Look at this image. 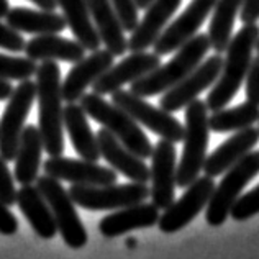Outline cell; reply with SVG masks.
Segmentation results:
<instances>
[{"instance_id":"obj_1","label":"cell","mask_w":259,"mask_h":259,"mask_svg":"<svg viewBox=\"0 0 259 259\" xmlns=\"http://www.w3.org/2000/svg\"><path fill=\"white\" fill-rule=\"evenodd\" d=\"M38 128L45 151L50 156L64 153V107L61 94V67L56 61H41L36 69Z\"/></svg>"},{"instance_id":"obj_2","label":"cell","mask_w":259,"mask_h":259,"mask_svg":"<svg viewBox=\"0 0 259 259\" xmlns=\"http://www.w3.org/2000/svg\"><path fill=\"white\" fill-rule=\"evenodd\" d=\"M259 39V26L256 23H243V28L231 38L223 59L222 72L205 100L210 112L225 108L240 91L246 72L253 61V50Z\"/></svg>"},{"instance_id":"obj_3","label":"cell","mask_w":259,"mask_h":259,"mask_svg":"<svg viewBox=\"0 0 259 259\" xmlns=\"http://www.w3.org/2000/svg\"><path fill=\"white\" fill-rule=\"evenodd\" d=\"M210 48L212 45H210L207 33L195 35L177 50V54L169 63L162 66L159 64L146 76L133 80L130 91L140 97H153V95L169 91L202 63Z\"/></svg>"},{"instance_id":"obj_4","label":"cell","mask_w":259,"mask_h":259,"mask_svg":"<svg viewBox=\"0 0 259 259\" xmlns=\"http://www.w3.org/2000/svg\"><path fill=\"white\" fill-rule=\"evenodd\" d=\"M80 105L85 110L87 117H91L100 123L108 132L113 133L123 145L133 151L136 156L146 159L151 158L153 145L146 133L140 128V123L123 108L115 105L113 102H107L100 94H84L80 99Z\"/></svg>"},{"instance_id":"obj_5","label":"cell","mask_w":259,"mask_h":259,"mask_svg":"<svg viewBox=\"0 0 259 259\" xmlns=\"http://www.w3.org/2000/svg\"><path fill=\"white\" fill-rule=\"evenodd\" d=\"M208 108L205 100L194 99L186 107V125H184V149L177 166V186L187 189L203 169L208 148Z\"/></svg>"},{"instance_id":"obj_6","label":"cell","mask_w":259,"mask_h":259,"mask_svg":"<svg viewBox=\"0 0 259 259\" xmlns=\"http://www.w3.org/2000/svg\"><path fill=\"white\" fill-rule=\"evenodd\" d=\"M259 174V149L249 151L243 159L233 164L227 172L208 200L205 220L210 227H220L230 217L231 207L241 195V190Z\"/></svg>"},{"instance_id":"obj_7","label":"cell","mask_w":259,"mask_h":259,"mask_svg":"<svg viewBox=\"0 0 259 259\" xmlns=\"http://www.w3.org/2000/svg\"><path fill=\"white\" fill-rule=\"evenodd\" d=\"M69 194L76 205L85 210H118L123 207L145 202L151 197V189L148 184L130 182V184H107V186H80L71 184Z\"/></svg>"},{"instance_id":"obj_8","label":"cell","mask_w":259,"mask_h":259,"mask_svg":"<svg viewBox=\"0 0 259 259\" xmlns=\"http://www.w3.org/2000/svg\"><path fill=\"white\" fill-rule=\"evenodd\" d=\"M36 187L45 195L46 202L50 203L54 220L58 225V233L63 236L64 243L72 249L85 246L87 231L79 218L76 210V202L72 200L69 190L61 186V181L51 176H41L36 179Z\"/></svg>"},{"instance_id":"obj_9","label":"cell","mask_w":259,"mask_h":259,"mask_svg":"<svg viewBox=\"0 0 259 259\" xmlns=\"http://www.w3.org/2000/svg\"><path fill=\"white\" fill-rule=\"evenodd\" d=\"M36 99V82L30 79L20 80L7 102L0 118V156L5 161H15L25 121Z\"/></svg>"},{"instance_id":"obj_10","label":"cell","mask_w":259,"mask_h":259,"mask_svg":"<svg viewBox=\"0 0 259 259\" xmlns=\"http://www.w3.org/2000/svg\"><path fill=\"white\" fill-rule=\"evenodd\" d=\"M112 102L132 115L140 125L161 136L162 140L172 141L174 145L184 140V126L181 125V121L174 118L171 112L148 104L145 97H140L132 91L118 89L112 94Z\"/></svg>"},{"instance_id":"obj_11","label":"cell","mask_w":259,"mask_h":259,"mask_svg":"<svg viewBox=\"0 0 259 259\" xmlns=\"http://www.w3.org/2000/svg\"><path fill=\"white\" fill-rule=\"evenodd\" d=\"M213 190V177L207 174L197 177L179 200H174L167 208H164V213L159 217L158 222L159 230L162 233H177L179 230L186 228L203 208H207Z\"/></svg>"},{"instance_id":"obj_12","label":"cell","mask_w":259,"mask_h":259,"mask_svg":"<svg viewBox=\"0 0 259 259\" xmlns=\"http://www.w3.org/2000/svg\"><path fill=\"white\" fill-rule=\"evenodd\" d=\"M223 67V58L222 54H213L207 61H203L195 69L186 76L179 84H176L169 91L164 92V95L161 97L159 104L161 108L166 112H177L181 108L187 107L194 99H197L199 95L207 91L208 87H212L218 76L222 72Z\"/></svg>"},{"instance_id":"obj_13","label":"cell","mask_w":259,"mask_h":259,"mask_svg":"<svg viewBox=\"0 0 259 259\" xmlns=\"http://www.w3.org/2000/svg\"><path fill=\"white\" fill-rule=\"evenodd\" d=\"M215 4L217 0H192L187 9L181 13V17L176 18L171 25H167L166 30H162L159 38L153 45L154 53L164 56L186 45L190 38L197 35L207 17L213 12Z\"/></svg>"},{"instance_id":"obj_14","label":"cell","mask_w":259,"mask_h":259,"mask_svg":"<svg viewBox=\"0 0 259 259\" xmlns=\"http://www.w3.org/2000/svg\"><path fill=\"white\" fill-rule=\"evenodd\" d=\"M45 174L58 181H66L80 186H107L117 182V171L104 167L95 161L71 159L64 156H50L43 164Z\"/></svg>"},{"instance_id":"obj_15","label":"cell","mask_w":259,"mask_h":259,"mask_svg":"<svg viewBox=\"0 0 259 259\" xmlns=\"http://www.w3.org/2000/svg\"><path fill=\"white\" fill-rule=\"evenodd\" d=\"M177 153L172 141H158L151 154V199L159 210L174 202L177 186Z\"/></svg>"},{"instance_id":"obj_16","label":"cell","mask_w":259,"mask_h":259,"mask_svg":"<svg viewBox=\"0 0 259 259\" xmlns=\"http://www.w3.org/2000/svg\"><path fill=\"white\" fill-rule=\"evenodd\" d=\"M161 64V56L156 53L136 51L128 58L121 59L118 64H113L110 69L105 71L92 84L95 94L107 95L118 91L125 84H132L133 80L146 76L148 72L154 71Z\"/></svg>"},{"instance_id":"obj_17","label":"cell","mask_w":259,"mask_h":259,"mask_svg":"<svg viewBox=\"0 0 259 259\" xmlns=\"http://www.w3.org/2000/svg\"><path fill=\"white\" fill-rule=\"evenodd\" d=\"M115 63V56L108 50L92 51L91 56L74 63L71 71L61 84V94L66 104H74L82 99L85 89L92 85L102 74L108 71Z\"/></svg>"},{"instance_id":"obj_18","label":"cell","mask_w":259,"mask_h":259,"mask_svg":"<svg viewBox=\"0 0 259 259\" xmlns=\"http://www.w3.org/2000/svg\"><path fill=\"white\" fill-rule=\"evenodd\" d=\"M97 141L102 158L117 172L123 174L126 179L133 182L148 184L151 181V169L146 166L145 159L136 156L133 151H130L123 143L113 133L108 132L107 128H100L97 132Z\"/></svg>"},{"instance_id":"obj_19","label":"cell","mask_w":259,"mask_h":259,"mask_svg":"<svg viewBox=\"0 0 259 259\" xmlns=\"http://www.w3.org/2000/svg\"><path fill=\"white\" fill-rule=\"evenodd\" d=\"M181 2L182 0H153V4L146 9L145 17L138 22L136 28L132 31V36L128 38V50L136 53L151 48L176 10L181 7Z\"/></svg>"},{"instance_id":"obj_20","label":"cell","mask_w":259,"mask_h":259,"mask_svg":"<svg viewBox=\"0 0 259 259\" xmlns=\"http://www.w3.org/2000/svg\"><path fill=\"white\" fill-rule=\"evenodd\" d=\"M159 208L154 203H135V205L115 210L104 217L99 223V231L105 238H115L133 230L151 228L159 222Z\"/></svg>"},{"instance_id":"obj_21","label":"cell","mask_w":259,"mask_h":259,"mask_svg":"<svg viewBox=\"0 0 259 259\" xmlns=\"http://www.w3.org/2000/svg\"><path fill=\"white\" fill-rule=\"evenodd\" d=\"M259 141V130L248 126L228 138L223 145L218 146L212 154L207 156L203 171L210 177H218L228 171V169L243 159Z\"/></svg>"},{"instance_id":"obj_22","label":"cell","mask_w":259,"mask_h":259,"mask_svg":"<svg viewBox=\"0 0 259 259\" xmlns=\"http://www.w3.org/2000/svg\"><path fill=\"white\" fill-rule=\"evenodd\" d=\"M17 205L30 223L33 231L43 240H51L58 233V225L54 220L50 203L39 192L36 184H26L18 189Z\"/></svg>"},{"instance_id":"obj_23","label":"cell","mask_w":259,"mask_h":259,"mask_svg":"<svg viewBox=\"0 0 259 259\" xmlns=\"http://www.w3.org/2000/svg\"><path fill=\"white\" fill-rule=\"evenodd\" d=\"M85 48L77 39H67L56 33L36 35L25 46V54L33 61H64L77 63L85 56Z\"/></svg>"},{"instance_id":"obj_24","label":"cell","mask_w":259,"mask_h":259,"mask_svg":"<svg viewBox=\"0 0 259 259\" xmlns=\"http://www.w3.org/2000/svg\"><path fill=\"white\" fill-rule=\"evenodd\" d=\"M85 2L102 43L113 56H123L128 51V39L125 38V30L113 9L112 0H85Z\"/></svg>"},{"instance_id":"obj_25","label":"cell","mask_w":259,"mask_h":259,"mask_svg":"<svg viewBox=\"0 0 259 259\" xmlns=\"http://www.w3.org/2000/svg\"><path fill=\"white\" fill-rule=\"evenodd\" d=\"M64 128L80 158L95 162L102 158L97 135L92 132L87 113L80 104L74 102V104H67L64 107Z\"/></svg>"},{"instance_id":"obj_26","label":"cell","mask_w":259,"mask_h":259,"mask_svg":"<svg viewBox=\"0 0 259 259\" xmlns=\"http://www.w3.org/2000/svg\"><path fill=\"white\" fill-rule=\"evenodd\" d=\"M43 138L39 128L35 125H28L23 128L22 138H20L17 158H15V181L20 186L35 184L38 179V171L41 167V154H43Z\"/></svg>"},{"instance_id":"obj_27","label":"cell","mask_w":259,"mask_h":259,"mask_svg":"<svg viewBox=\"0 0 259 259\" xmlns=\"http://www.w3.org/2000/svg\"><path fill=\"white\" fill-rule=\"evenodd\" d=\"M5 22L20 33H28V35L61 33L67 26L64 17L56 10H31L26 7L10 9Z\"/></svg>"},{"instance_id":"obj_28","label":"cell","mask_w":259,"mask_h":259,"mask_svg":"<svg viewBox=\"0 0 259 259\" xmlns=\"http://www.w3.org/2000/svg\"><path fill=\"white\" fill-rule=\"evenodd\" d=\"M58 5L63 10L66 23L77 41L87 51L100 50L102 38L97 28H95V23L85 0H58Z\"/></svg>"},{"instance_id":"obj_29","label":"cell","mask_w":259,"mask_h":259,"mask_svg":"<svg viewBox=\"0 0 259 259\" xmlns=\"http://www.w3.org/2000/svg\"><path fill=\"white\" fill-rule=\"evenodd\" d=\"M244 0H217L212 22L208 26V39L212 50L218 54L227 51L233 38V26L238 12H241Z\"/></svg>"},{"instance_id":"obj_30","label":"cell","mask_w":259,"mask_h":259,"mask_svg":"<svg viewBox=\"0 0 259 259\" xmlns=\"http://www.w3.org/2000/svg\"><path fill=\"white\" fill-rule=\"evenodd\" d=\"M259 121V105L244 102L233 108H222L208 117V126L215 133H235Z\"/></svg>"},{"instance_id":"obj_31","label":"cell","mask_w":259,"mask_h":259,"mask_svg":"<svg viewBox=\"0 0 259 259\" xmlns=\"http://www.w3.org/2000/svg\"><path fill=\"white\" fill-rule=\"evenodd\" d=\"M38 69L36 61L26 58L7 56L0 53V79L7 80H25L35 76Z\"/></svg>"},{"instance_id":"obj_32","label":"cell","mask_w":259,"mask_h":259,"mask_svg":"<svg viewBox=\"0 0 259 259\" xmlns=\"http://www.w3.org/2000/svg\"><path fill=\"white\" fill-rule=\"evenodd\" d=\"M257 213H259V186L251 189L248 194L238 197L230 212L231 218L236 222H246Z\"/></svg>"},{"instance_id":"obj_33","label":"cell","mask_w":259,"mask_h":259,"mask_svg":"<svg viewBox=\"0 0 259 259\" xmlns=\"http://www.w3.org/2000/svg\"><path fill=\"white\" fill-rule=\"evenodd\" d=\"M7 162L2 156H0V200H2L7 207H12L17 203V194L18 190L15 187V176L7 166Z\"/></svg>"},{"instance_id":"obj_34","label":"cell","mask_w":259,"mask_h":259,"mask_svg":"<svg viewBox=\"0 0 259 259\" xmlns=\"http://www.w3.org/2000/svg\"><path fill=\"white\" fill-rule=\"evenodd\" d=\"M112 5L125 31H133L138 25V4L136 0H112Z\"/></svg>"},{"instance_id":"obj_35","label":"cell","mask_w":259,"mask_h":259,"mask_svg":"<svg viewBox=\"0 0 259 259\" xmlns=\"http://www.w3.org/2000/svg\"><path fill=\"white\" fill-rule=\"evenodd\" d=\"M26 41L22 36V33L18 30H15L13 26H10L9 23L0 22V48L12 53H20L25 51Z\"/></svg>"},{"instance_id":"obj_36","label":"cell","mask_w":259,"mask_h":259,"mask_svg":"<svg viewBox=\"0 0 259 259\" xmlns=\"http://www.w3.org/2000/svg\"><path fill=\"white\" fill-rule=\"evenodd\" d=\"M246 100L259 105V54L253 58L246 72Z\"/></svg>"},{"instance_id":"obj_37","label":"cell","mask_w":259,"mask_h":259,"mask_svg":"<svg viewBox=\"0 0 259 259\" xmlns=\"http://www.w3.org/2000/svg\"><path fill=\"white\" fill-rule=\"evenodd\" d=\"M18 231V220L17 217L10 212V208L0 200V233L12 236Z\"/></svg>"},{"instance_id":"obj_38","label":"cell","mask_w":259,"mask_h":259,"mask_svg":"<svg viewBox=\"0 0 259 259\" xmlns=\"http://www.w3.org/2000/svg\"><path fill=\"white\" fill-rule=\"evenodd\" d=\"M240 18L243 23H256L259 20V0H244Z\"/></svg>"},{"instance_id":"obj_39","label":"cell","mask_w":259,"mask_h":259,"mask_svg":"<svg viewBox=\"0 0 259 259\" xmlns=\"http://www.w3.org/2000/svg\"><path fill=\"white\" fill-rule=\"evenodd\" d=\"M13 87L10 80H7V79H0V102H4V100H9V97L12 95L13 92Z\"/></svg>"},{"instance_id":"obj_40","label":"cell","mask_w":259,"mask_h":259,"mask_svg":"<svg viewBox=\"0 0 259 259\" xmlns=\"http://www.w3.org/2000/svg\"><path fill=\"white\" fill-rule=\"evenodd\" d=\"M30 2L35 4L41 10H56V7H59L58 0H30Z\"/></svg>"},{"instance_id":"obj_41","label":"cell","mask_w":259,"mask_h":259,"mask_svg":"<svg viewBox=\"0 0 259 259\" xmlns=\"http://www.w3.org/2000/svg\"><path fill=\"white\" fill-rule=\"evenodd\" d=\"M10 12V4L9 0H0V20L7 17V13Z\"/></svg>"},{"instance_id":"obj_42","label":"cell","mask_w":259,"mask_h":259,"mask_svg":"<svg viewBox=\"0 0 259 259\" xmlns=\"http://www.w3.org/2000/svg\"><path fill=\"white\" fill-rule=\"evenodd\" d=\"M136 4H138V9H141V10H146L148 7L153 4V0H136Z\"/></svg>"},{"instance_id":"obj_43","label":"cell","mask_w":259,"mask_h":259,"mask_svg":"<svg viewBox=\"0 0 259 259\" xmlns=\"http://www.w3.org/2000/svg\"><path fill=\"white\" fill-rule=\"evenodd\" d=\"M126 244L130 248H135L136 246V240H135V238H130V240H126Z\"/></svg>"},{"instance_id":"obj_44","label":"cell","mask_w":259,"mask_h":259,"mask_svg":"<svg viewBox=\"0 0 259 259\" xmlns=\"http://www.w3.org/2000/svg\"><path fill=\"white\" fill-rule=\"evenodd\" d=\"M254 50L257 51V54H259V39H257V43H256V48H254Z\"/></svg>"},{"instance_id":"obj_45","label":"cell","mask_w":259,"mask_h":259,"mask_svg":"<svg viewBox=\"0 0 259 259\" xmlns=\"http://www.w3.org/2000/svg\"><path fill=\"white\" fill-rule=\"evenodd\" d=\"M257 130H259V128H257Z\"/></svg>"}]
</instances>
